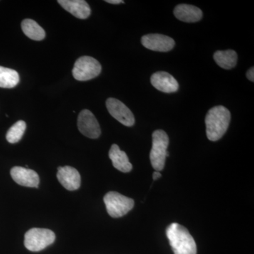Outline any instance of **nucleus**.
I'll list each match as a JSON object with an SVG mask.
<instances>
[{"label": "nucleus", "instance_id": "0eeeda50", "mask_svg": "<svg viewBox=\"0 0 254 254\" xmlns=\"http://www.w3.org/2000/svg\"><path fill=\"white\" fill-rule=\"evenodd\" d=\"M77 125L79 131L88 138L95 139L101 134L99 123L90 110H83L79 113Z\"/></svg>", "mask_w": 254, "mask_h": 254}, {"label": "nucleus", "instance_id": "9b49d317", "mask_svg": "<svg viewBox=\"0 0 254 254\" xmlns=\"http://www.w3.org/2000/svg\"><path fill=\"white\" fill-rule=\"evenodd\" d=\"M150 82L154 88L165 93H175L179 90V83L171 74L165 71H158L152 75Z\"/></svg>", "mask_w": 254, "mask_h": 254}, {"label": "nucleus", "instance_id": "4468645a", "mask_svg": "<svg viewBox=\"0 0 254 254\" xmlns=\"http://www.w3.org/2000/svg\"><path fill=\"white\" fill-rule=\"evenodd\" d=\"M174 14L180 21L187 23L197 22L203 16V12L199 8L186 4L177 5L174 9Z\"/></svg>", "mask_w": 254, "mask_h": 254}, {"label": "nucleus", "instance_id": "aec40b11", "mask_svg": "<svg viewBox=\"0 0 254 254\" xmlns=\"http://www.w3.org/2000/svg\"><path fill=\"white\" fill-rule=\"evenodd\" d=\"M247 77L248 78L250 81L254 82V68L252 67L250 68L248 71L247 73Z\"/></svg>", "mask_w": 254, "mask_h": 254}, {"label": "nucleus", "instance_id": "4be33fe9", "mask_svg": "<svg viewBox=\"0 0 254 254\" xmlns=\"http://www.w3.org/2000/svg\"><path fill=\"white\" fill-rule=\"evenodd\" d=\"M161 174H160V172L155 171L154 173H153V180H158V178H160L161 177Z\"/></svg>", "mask_w": 254, "mask_h": 254}, {"label": "nucleus", "instance_id": "a211bd4d", "mask_svg": "<svg viewBox=\"0 0 254 254\" xmlns=\"http://www.w3.org/2000/svg\"><path fill=\"white\" fill-rule=\"evenodd\" d=\"M19 81V74L17 71L0 66V88H14L17 86Z\"/></svg>", "mask_w": 254, "mask_h": 254}, {"label": "nucleus", "instance_id": "f257e3e1", "mask_svg": "<svg viewBox=\"0 0 254 254\" xmlns=\"http://www.w3.org/2000/svg\"><path fill=\"white\" fill-rule=\"evenodd\" d=\"M231 120V114L222 105L213 107L205 116L206 135L210 141H217L226 133Z\"/></svg>", "mask_w": 254, "mask_h": 254}, {"label": "nucleus", "instance_id": "412c9836", "mask_svg": "<svg viewBox=\"0 0 254 254\" xmlns=\"http://www.w3.org/2000/svg\"><path fill=\"white\" fill-rule=\"evenodd\" d=\"M105 1L113 4H120L125 3V1H123V0H106Z\"/></svg>", "mask_w": 254, "mask_h": 254}, {"label": "nucleus", "instance_id": "6e6552de", "mask_svg": "<svg viewBox=\"0 0 254 254\" xmlns=\"http://www.w3.org/2000/svg\"><path fill=\"white\" fill-rule=\"evenodd\" d=\"M106 107L110 115L125 126L132 127L134 125L135 118L133 113L123 102L110 98L106 100Z\"/></svg>", "mask_w": 254, "mask_h": 254}, {"label": "nucleus", "instance_id": "f03ea898", "mask_svg": "<svg viewBox=\"0 0 254 254\" xmlns=\"http://www.w3.org/2000/svg\"><path fill=\"white\" fill-rule=\"evenodd\" d=\"M166 235L174 254H196V244L186 227L172 223L167 228Z\"/></svg>", "mask_w": 254, "mask_h": 254}, {"label": "nucleus", "instance_id": "2eb2a0df", "mask_svg": "<svg viewBox=\"0 0 254 254\" xmlns=\"http://www.w3.org/2000/svg\"><path fill=\"white\" fill-rule=\"evenodd\" d=\"M109 158L117 170L123 173H128L132 170V165L126 153L120 150L118 145H112L109 151Z\"/></svg>", "mask_w": 254, "mask_h": 254}, {"label": "nucleus", "instance_id": "9d476101", "mask_svg": "<svg viewBox=\"0 0 254 254\" xmlns=\"http://www.w3.org/2000/svg\"><path fill=\"white\" fill-rule=\"evenodd\" d=\"M57 177L60 184L68 190H78L81 186V175L78 170L72 167H59Z\"/></svg>", "mask_w": 254, "mask_h": 254}, {"label": "nucleus", "instance_id": "f3484780", "mask_svg": "<svg viewBox=\"0 0 254 254\" xmlns=\"http://www.w3.org/2000/svg\"><path fill=\"white\" fill-rule=\"evenodd\" d=\"M21 28L23 33L30 39L40 41L44 39L46 32L34 20L24 19L21 23Z\"/></svg>", "mask_w": 254, "mask_h": 254}, {"label": "nucleus", "instance_id": "1a4fd4ad", "mask_svg": "<svg viewBox=\"0 0 254 254\" xmlns=\"http://www.w3.org/2000/svg\"><path fill=\"white\" fill-rule=\"evenodd\" d=\"M141 43L147 49L164 53L173 50L175 46V42L173 38L158 33L143 36L141 38Z\"/></svg>", "mask_w": 254, "mask_h": 254}, {"label": "nucleus", "instance_id": "dca6fc26", "mask_svg": "<svg viewBox=\"0 0 254 254\" xmlns=\"http://www.w3.org/2000/svg\"><path fill=\"white\" fill-rule=\"evenodd\" d=\"M213 58L215 63L220 67L225 69H232L236 66L238 57L235 50H219L215 52Z\"/></svg>", "mask_w": 254, "mask_h": 254}, {"label": "nucleus", "instance_id": "20e7f679", "mask_svg": "<svg viewBox=\"0 0 254 254\" xmlns=\"http://www.w3.org/2000/svg\"><path fill=\"white\" fill-rule=\"evenodd\" d=\"M55 234L52 230L43 228H32L24 237V245L31 252H40L54 243Z\"/></svg>", "mask_w": 254, "mask_h": 254}, {"label": "nucleus", "instance_id": "7ed1b4c3", "mask_svg": "<svg viewBox=\"0 0 254 254\" xmlns=\"http://www.w3.org/2000/svg\"><path fill=\"white\" fill-rule=\"evenodd\" d=\"M153 145L150 153V162L155 171H162L165 160L169 156L168 147L169 137L163 130H156L153 133Z\"/></svg>", "mask_w": 254, "mask_h": 254}, {"label": "nucleus", "instance_id": "423d86ee", "mask_svg": "<svg viewBox=\"0 0 254 254\" xmlns=\"http://www.w3.org/2000/svg\"><path fill=\"white\" fill-rule=\"evenodd\" d=\"M102 66L99 62L89 56L78 58L72 70L73 78L77 81H86L99 76Z\"/></svg>", "mask_w": 254, "mask_h": 254}, {"label": "nucleus", "instance_id": "39448f33", "mask_svg": "<svg viewBox=\"0 0 254 254\" xmlns=\"http://www.w3.org/2000/svg\"><path fill=\"white\" fill-rule=\"evenodd\" d=\"M104 202L108 214L115 218L126 215L134 205V200L115 191L106 193Z\"/></svg>", "mask_w": 254, "mask_h": 254}, {"label": "nucleus", "instance_id": "ddd939ff", "mask_svg": "<svg viewBox=\"0 0 254 254\" xmlns=\"http://www.w3.org/2000/svg\"><path fill=\"white\" fill-rule=\"evenodd\" d=\"M58 2L75 17L86 19L91 15V7L84 0H59Z\"/></svg>", "mask_w": 254, "mask_h": 254}, {"label": "nucleus", "instance_id": "f8f14e48", "mask_svg": "<svg viewBox=\"0 0 254 254\" xmlns=\"http://www.w3.org/2000/svg\"><path fill=\"white\" fill-rule=\"evenodd\" d=\"M11 176L21 186L38 188L40 178L34 170L22 167H14L11 170Z\"/></svg>", "mask_w": 254, "mask_h": 254}, {"label": "nucleus", "instance_id": "6ab92c4d", "mask_svg": "<svg viewBox=\"0 0 254 254\" xmlns=\"http://www.w3.org/2000/svg\"><path fill=\"white\" fill-rule=\"evenodd\" d=\"M26 124L23 120L16 122L6 133V138L10 143H16L22 138L26 131Z\"/></svg>", "mask_w": 254, "mask_h": 254}]
</instances>
